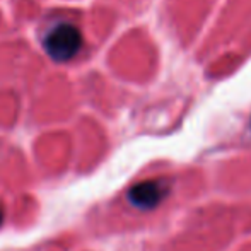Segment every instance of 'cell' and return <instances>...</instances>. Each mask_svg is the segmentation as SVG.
Listing matches in <instances>:
<instances>
[{
  "instance_id": "cell-2",
  "label": "cell",
  "mask_w": 251,
  "mask_h": 251,
  "mask_svg": "<svg viewBox=\"0 0 251 251\" xmlns=\"http://www.w3.org/2000/svg\"><path fill=\"white\" fill-rule=\"evenodd\" d=\"M169 183L166 179H146L137 183L126 193V200L139 210H154L169 195Z\"/></svg>"
},
{
  "instance_id": "cell-3",
  "label": "cell",
  "mask_w": 251,
  "mask_h": 251,
  "mask_svg": "<svg viewBox=\"0 0 251 251\" xmlns=\"http://www.w3.org/2000/svg\"><path fill=\"white\" fill-rule=\"evenodd\" d=\"M0 222H2V210H0Z\"/></svg>"
},
{
  "instance_id": "cell-1",
  "label": "cell",
  "mask_w": 251,
  "mask_h": 251,
  "mask_svg": "<svg viewBox=\"0 0 251 251\" xmlns=\"http://www.w3.org/2000/svg\"><path fill=\"white\" fill-rule=\"evenodd\" d=\"M43 48L55 62H69L82 48V33L72 23H56L45 33Z\"/></svg>"
}]
</instances>
